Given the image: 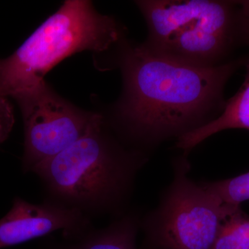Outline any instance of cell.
I'll list each match as a JSON object with an SVG mask.
<instances>
[{
  "instance_id": "ba28073f",
  "label": "cell",
  "mask_w": 249,
  "mask_h": 249,
  "mask_svg": "<svg viewBox=\"0 0 249 249\" xmlns=\"http://www.w3.org/2000/svg\"><path fill=\"white\" fill-rule=\"evenodd\" d=\"M141 219L135 213L123 214L107 227H93L48 249H139L137 236Z\"/></svg>"
},
{
  "instance_id": "30bf717a",
  "label": "cell",
  "mask_w": 249,
  "mask_h": 249,
  "mask_svg": "<svg viewBox=\"0 0 249 249\" xmlns=\"http://www.w3.org/2000/svg\"><path fill=\"white\" fill-rule=\"evenodd\" d=\"M212 249H249V214L241 206L224 219Z\"/></svg>"
},
{
  "instance_id": "8992f818",
  "label": "cell",
  "mask_w": 249,
  "mask_h": 249,
  "mask_svg": "<svg viewBox=\"0 0 249 249\" xmlns=\"http://www.w3.org/2000/svg\"><path fill=\"white\" fill-rule=\"evenodd\" d=\"M24 128V173H32L88 133L103 116L76 107L46 82L15 98Z\"/></svg>"
},
{
  "instance_id": "277c9868",
  "label": "cell",
  "mask_w": 249,
  "mask_h": 249,
  "mask_svg": "<svg viewBox=\"0 0 249 249\" xmlns=\"http://www.w3.org/2000/svg\"><path fill=\"white\" fill-rule=\"evenodd\" d=\"M152 53L201 67L217 66L238 43L236 1H136Z\"/></svg>"
},
{
  "instance_id": "5b68a950",
  "label": "cell",
  "mask_w": 249,
  "mask_h": 249,
  "mask_svg": "<svg viewBox=\"0 0 249 249\" xmlns=\"http://www.w3.org/2000/svg\"><path fill=\"white\" fill-rule=\"evenodd\" d=\"M184 157L173 163L174 176L155 210L141 219L139 249H212L224 219L241 206L224 204L188 176Z\"/></svg>"
},
{
  "instance_id": "3957f363",
  "label": "cell",
  "mask_w": 249,
  "mask_h": 249,
  "mask_svg": "<svg viewBox=\"0 0 249 249\" xmlns=\"http://www.w3.org/2000/svg\"><path fill=\"white\" fill-rule=\"evenodd\" d=\"M114 18L87 0H67L10 56L0 58V96L16 98L45 82L62 60L83 51L103 52L123 42Z\"/></svg>"
},
{
  "instance_id": "8fae6325",
  "label": "cell",
  "mask_w": 249,
  "mask_h": 249,
  "mask_svg": "<svg viewBox=\"0 0 249 249\" xmlns=\"http://www.w3.org/2000/svg\"><path fill=\"white\" fill-rule=\"evenodd\" d=\"M224 204L241 206L249 200V172L233 178L201 183Z\"/></svg>"
},
{
  "instance_id": "52a82bcc",
  "label": "cell",
  "mask_w": 249,
  "mask_h": 249,
  "mask_svg": "<svg viewBox=\"0 0 249 249\" xmlns=\"http://www.w3.org/2000/svg\"><path fill=\"white\" fill-rule=\"evenodd\" d=\"M92 227L80 211L45 200L34 204L15 198L11 210L0 219V249L14 247L62 231L71 238Z\"/></svg>"
},
{
  "instance_id": "7a4b0ae2",
  "label": "cell",
  "mask_w": 249,
  "mask_h": 249,
  "mask_svg": "<svg viewBox=\"0 0 249 249\" xmlns=\"http://www.w3.org/2000/svg\"><path fill=\"white\" fill-rule=\"evenodd\" d=\"M105 124L102 118L66 150L33 170L44 188L45 200L89 218L121 212L146 157L124 147Z\"/></svg>"
},
{
  "instance_id": "7c38bea8",
  "label": "cell",
  "mask_w": 249,
  "mask_h": 249,
  "mask_svg": "<svg viewBox=\"0 0 249 249\" xmlns=\"http://www.w3.org/2000/svg\"><path fill=\"white\" fill-rule=\"evenodd\" d=\"M14 109L8 98L0 96V143L9 137L14 125Z\"/></svg>"
},
{
  "instance_id": "9c48e42d",
  "label": "cell",
  "mask_w": 249,
  "mask_h": 249,
  "mask_svg": "<svg viewBox=\"0 0 249 249\" xmlns=\"http://www.w3.org/2000/svg\"><path fill=\"white\" fill-rule=\"evenodd\" d=\"M246 63L243 84L235 96L225 103L222 114L209 124L178 139V148L188 152L214 134L230 129L249 130V59Z\"/></svg>"
},
{
  "instance_id": "4fadbf2b",
  "label": "cell",
  "mask_w": 249,
  "mask_h": 249,
  "mask_svg": "<svg viewBox=\"0 0 249 249\" xmlns=\"http://www.w3.org/2000/svg\"><path fill=\"white\" fill-rule=\"evenodd\" d=\"M239 42L249 45V0L236 1Z\"/></svg>"
},
{
  "instance_id": "6da1fadb",
  "label": "cell",
  "mask_w": 249,
  "mask_h": 249,
  "mask_svg": "<svg viewBox=\"0 0 249 249\" xmlns=\"http://www.w3.org/2000/svg\"><path fill=\"white\" fill-rule=\"evenodd\" d=\"M124 91L116 116L137 143L156 144L201 127L223 110L228 80L243 61L192 66L152 53L142 44L124 45Z\"/></svg>"
}]
</instances>
